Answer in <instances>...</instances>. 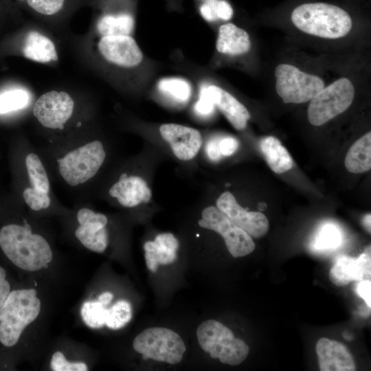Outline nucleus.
I'll list each match as a JSON object with an SVG mask.
<instances>
[{
  "mask_svg": "<svg viewBox=\"0 0 371 371\" xmlns=\"http://www.w3.org/2000/svg\"><path fill=\"white\" fill-rule=\"evenodd\" d=\"M201 216V219L198 221L199 225L220 234L232 256L243 257L255 249L252 238L216 207H205L202 211Z\"/></svg>",
  "mask_w": 371,
  "mask_h": 371,
  "instance_id": "9",
  "label": "nucleus"
},
{
  "mask_svg": "<svg viewBox=\"0 0 371 371\" xmlns=\"http://www.w3.org/2000/svg\"><path fill=\"white\" fill-rule=\"evenodd\" d=\"M215 106L223 113L230 124L238 131L245 129L250 119L247 109L227 91L216 85L207 86Z\"/></svg>",
  "mask_w": 371,
  "mask_h": 371,
  "instance_id": "20",
  "label": "nucleus"
},
{
  "mask_svg": "<svg viewBox=\"0 0 371 371\" xmlns=\"http://www.w3.org/2000/svg\"><path fill=\"white\" fill-rule=\"evenodd\" d=\"M251 47L249 34L232 23L220 26L216 47L218 52L232 56L247 53Z\"/></svg>",
  "mask_w": 371,
  "mask_h": 371,
  "instance_id": "21",
  "label": "nucleus"
},
{
  "mask_svg": "<svg viewBox=\"0 0 371 371\" xmlns=\"http://www.w3.org/2000/svg\"><path fill=\"white\" fill-rule=\"evenodd\" d=\"M134 350L144 359L170 364L179 363L186 352L185 344L179 334L166 328H148L135 337Z\"/></svg>",
  "mask_w": 371,
  "mask_h": 371,
  "instance_id": "8",
  "label": "nucleus"
},
{
  "mask_svg": "<svg viewBox=\"0 0 371 371\" xmlns=\"http://www.w3.org/2000/svg\"><path fill=\"white\" fill-rule=\"evenodd\" d=\"M357 294L364 300L366 304L371 307V281L370 280H361L357 286Z\"/></svg>",
  "mask_w": 371,
  "mask_h": 371,
  "instance_id": "37",
  "label": "nucleus"
},
{
  "mask_svg": "<svg viewBox=\"0 0 371 371\" xmlns=\"http://www.w3.org/2000/svg\"><path fill=\"white\" fill-rule=\"evenodd\" d=\"M216 207L251 237H262L269 230V221L265 215L259 212L247 211L229 192L221 194L217 199Z\"/></svg>",
  "mask_w": 371,
  "mask_h": 371,
  "instance_id": "12",
  "label": "nucleus"
},
{
  "mask_svg": "<svg viewBox=\"0 0 371 371\" xmlns=\"http://www.w3.org/2000/svg\"><path fill=\"white\" fill-rule=\"evenodd\" d=\"M341 240L340 231L332 224L322 226L316 235L313 247L317 251H326L337 247Z\"/></svg>",
  "mask_w": 371,
  "mask_h": 371,
  "instance_id": "30",
  "label": "nucleus"
},
{
  "mask_svg": "<svg viewBox=\"0 0 371 371\" xmlns=\"http://www.w3.org/2000/svg\"><path fill=\"white\" fill-rule=\"evenodd\" d=\"M0 247L17 267L28 271L47 268L53 258L51 247L28 223L8 224L0 229Z\"/></svg>",
  "mask_w": 371,
  "mask_h": 371,
  "instance_id": "2",
  "label": "nucleus"
},
{
  "mask_svg": "<svg viewBox=\"0 0 371 371\" xmlns=\"http://www.w3.org/2000/svg\"><path fill=\"white\" fill-rule=\"evenodd\" d=\"M30 100L28 93L21 89H11L0 93V114L24 108Z\"/></svg>",
  "mask_w": 371,
  "mask_h": 371,
  "instance_id": "29",
  "label": "nucleus"
},
{
  "mask_svg": "<svg viewBox=\"0 0 371 371\" xmlns=\"http://www.w3.org/2000/svg\"><path fill=\"white\" fill-rule=\"evenodd\" d=\"M179 247L177 239L171 233L159 234L154 241L146 242L144 249L146 267L151 272L155 273L159 265L174 262L177 260Z\"/></svg>",
  "mask_w": 371,
  "mask_h": 371,
  "instance_id": "19",
  "label": "nucleus"
},
{
  "mask_svg": "<svg viewBox=\"0 0 371 371\" xmlns=\"http://www.w3.org/2000/svg\"><path fill=\"white\" fill-rule=\"evenodd\" d=\"M319 369L322 371H354L356 365L348 348L341 343L326 337L316 344Z\"/></svg>",
  "mask_w": 371,
  "mask_h": 371,
  "instance_id": "17",
  "label": "nucleus"
},
{
  "mask_svg": "<svg viewBox=\"0 0 371 371\" xmlns=\"http://www.w3.org/2000/svg\"><path fill=\"white\" fill-rule=\"evenodd\" d=\"M134 24V19L129 13L107 14L98 20L97 30L102 36H130Z\"/></svg>",
  "mask_w": 371,
  "mask_h": 371,
  "instance_id": "25",
  "label": "nucleus"
},
{
  "mask_svg": "<svg viewBox=\"0 0 371 371\" xmlns=\"http://www.w3.org/2000/svg\"><path fill=\"white\" fill-rule=\"evenodd\" d=\"M345 166L352 173H362L371 168V132L356 141L345 157Z\"/></svg>",
  "mask_w": 371,
  "mask_h": 371,
  "instance_id": "24",
  "label": "nucleus"
},
{
  "mask_svg": "<svg viewBox=\"0 0 371 371\" xmlns=\"http://www.w3.org/2000/svg\"><path fill=\"white\" fill-rule=\"evenodd\" d=\"M109 194L124 207H133L148 203L152 196L145 180L138 176L122 174L109 190Z\"/></svg>",
  "mask_w": 371,
  "mask_h": 371,
  "instance_id": "18",
  "label": "nucleus"
},
{
  "mask_svg": "<svg viewBox=\"0 0 371 371\" xmlns=\"http://www.w3.org/2000/svg\"><path fill=\"white\" fill-rule=\"evenodd\" d=\"M74 101L66 91H49L41 95L34 102L32 113L45 128L62 129L71 117Z\"/></svg>",
  "mask_w": 371,
  "mask_h": 371,
  "instance_id": "11",
  "label": "nucleus"
},
{
  "mask_svg": "<svg viewBox=\"0 0 371 371\" xmlns=\"http://www.w3.org/2000/svg\"><path fill=\"white\" fill-rule=\"evenodd\" d=\"M80 313L88 326L100 328L105 325L108 308L99 301H87L82 304Z\"/></svg>",
  "mask_w": 371,
  "mask_h": 371,
  "instance_id": "27",
  "label": "nucleus"
},
{
  "mask_svg": "<svg viewBox=\"0 0 371 371\" xmlns=\"http://www.w3.org/2000/svg\"><path fill=\"white\" fill-rule=\"evenodd\" d=\"M76 217L79 225L75 231V236L78 240L91 251L104 252L109 243L106 229L107 217L87 207L80 208Z\"/></svg>",
  "mask_w": 371,
  "mask_h": 371,
  "instance_id": "13",
  "label": "nucleus"
},
{
  "mask_svg": "<svg viewBox=\"0 0 371 371\" xmlns=\"http://www.w3.org/2000/svg\"><path fill=\"white\" fill-rule=\"evenodd\" d=\"M113 298V295L110 292H104L98 296V301L103 305L109 304Z\"/></svg>",
  "mask_w": 371,
  "mask_h": 371,
  "instance_id": "39",
  "label": "nucleus"
},
{
  "mask_svg": "<svg viewBox=\"0 0 371 371\" xmlns=\"http://www.w3.org/2000/svg\"><path fill=\"white\" fill-rule=\"evenodd\" d=\"M19 1H25V0H19Z\"/></svg>",
  "mask_w": 371,
  "mask_h": 371,
  "instance_id": "41",
  "label": "nucleus"
},
{
  "mask_svg": "<svg viewBox=\"0 0 371 371\" xmlns=\"http://www.w3.org/2000/svg\"><path fill=\"white\" fill-rule=\"evenodd\" d=\"M162 137L167 141L175 155L180 160L194 158L201 148L200 132L193 128L177 124H164L159 127Z\"/></svg>",
  "mask_w": 371,
  "mask_h": 371,
  "instance_id": "15",
  "label": "nucleus"
},
{
  "mask_svg": "<svg viewBox=\"0 0 371 371\" xmlns=\"http://www.w3.org/2000/svg\"><path fill=\"white\" fill-rule=\"evenodd\" d=\"M132 318V307L126 300H119L108 309L105 325L117 330L124 327Z\"/></svg>",
  "mask_w": 371,
  "mask_h": 371,
  "instance_id": "28",
  "label": "nucleus"
},
{
  "mask_svg": "<svg viewBox=\"0 0 371 371\" xmlns=\"http://www.w3.org/2000/svg\"><path fill=\"white\" fill-rule=\"evenodd\" d=\"M221 0H201L200 12L207 21L218 20V10Z\"/></svg>",
  "mask_w": 371,
  "mask_h": 371,
  "instance_id": "33",
  "label": "nucleus"
},
{
  "mask_svg": "<svg viewBox=\"0 0 371 371\" xmlns=\"http://www.w3.org/2000/svg\"><path fill=\"white\" fill-rule=\"evenodd\" d=\"M355 94L352 82L341 77L325 86L309 102L307 109L311 124L319 126L346 111L352 104Z\"/></svg>",
  "mask_w": 371,
  "mask_h": 371,
  "instance_id": "6",
  "label": "nucleus"
},
{
  "mask_svg": "<svg viewBox=\"0 0 371 371\" xmlns=\"http://www.w3.org/2000/svg\"><path fill=\"white\" fill-rule=\"evenodd\" d=\"M106 158L102 143L92 140L66 150L57 160L60 177L71 187L85 184L93 178Z\"/></svg>",
  "mask_w": 371,
  "mask_h": 371,
  "instance_id": "4",
  "label": "nucleus"
},
{
  "mask_svg": "<svg viewBox=\"0 0 371 371\" xmlns=\"http://www.w3.org/2000/svg\"><path fill=\"white\" fill-rule=\"evenodd\" d=\"M289 16L301 32L326 39L343 38L353 26L352 14L346 8L325 1L297 2L290 8Z\"/></svg>",
  "mask_w": 371,
  "mask_h": 371,
  "instance_id": "1",
  "label": "nucleus"
},
{
  "mask_svg": "<svg viewBox=\"0 0 371 371\" xmlns=\"http://www.w3.org/2000/svg\"><path fill=\"white\" fill-rule=\"evenodd\" d=\"M51 368L54 371H87V365L83 362H69L67 361L64 355L56 352L51 360Z\"/></svg>",
  "mask_w": 371,
  "mask_h": 371,
  "instance_id": "32",
  "label": "nucleus"
},
{
  "mask_svg": "<svg viewBox=\"0 0 371 371\" xmlns=\"http://www.w3.org/2000/svg\"><path fill=\"white\" fill-rule=\"evenodd\" d=\"M218 137H212L210 139L205 147L206 153L210 159L214 161H218L221 158V153L219 148Z\"/></svg>",
  "mask_w": 371,
  "mask_h": 371,
  "instance_id": "36",
  "label": "nucleus"
},
{
  "mask_svg": "<svg viewBox=\"0 0 371 371\" xmlns=\"http://www.w3.org/2000/svg\"><path fill=\"white\" fill-rule=\"evenodd\" d=\"M371 214L370 213L366 214L362 219V223L365 229L367 230V232L370 234L371 232Z\"/></svg>",
  "mask_w": 371,
  "mask_h": 371,
  "instance_id": "40",
  "label": "nucleus"
},
{
  "mask_svg": "<svg viewBox=\"0 0 371 371\" xmlns=\"http://www.w3.org/2000/svg\"><path fill=\"white\" fill-rule=\"evenodd\" d=\"M260 146L268 166L273 172L282 174L293 168L291 156L278 138L273 136L265 137Z\"/></svg>",
  "mask_w": 371,
  "mask_h": 371,
  "instance_id": "23",
  "label": "nucleus"
},
{
  "mask_svg": "<svg viewBox=\"0 0 371 371\" xmlns=\"http://www.w3.org/2000/svg\"><path fill=\"white\" fill-rule=\"evenodd\" d=\"M22 51L25 58L38 63H45L58 59L54 42L36 31L27 33Z\"/></svg>",
  "mask_w": 371,
  "mask_h": 371,
  "instance_id": "22",
  "label": "nucleus"
},
{
  "mask_svg": "<svg viewBox=\"0 0 371 371\" xmlns=\"http://www.w3.org/2000/svg\"><path fill=\"white\" fill-rule=\"evenodd\" d=\"M370 246H368L357 258L339 256L330 271L329 278L337 286H345L352 281L370 280Z\"/></svg>",
  "mask_w": 371,
  "mask_h": 371,
  "instance_id": "16",
  "label": "nucleus"
},
{
  "mask_svg": "<svg viewBox=\"0 0 371 371\" xmlns=\"http://www.w3.org/2000/svg\"><path fill=\"white\" fill-rule=\"evenodd\" d=\"M196 337L200 347L224 364L239 365L249 352L244 341L236 338L229 328L214 319H207L200 324Z\"/></svg>",
  "mask_w": 371,
  "mask_h": 371,
  "instance_id": "5",
  "label": "nucleus"
},
{
  "mask_svg": "<svg viewBox=\"0 0 371 371\" xmlns=\"http://www.w3.org/2000/svg\"><path fill=\"white\" fill-rule=\"evenodd\" d=\"M274 76L276 93L285 104L309 102L325 87L321 77L302 71L291 64L278 65Z\"/></svg>",
  "mask_w": 371,
  "mask_h": 371,
  "instance_id": "7",
  "label": "nucleus"
},
{
  "mask_svg": "<svg viewBox=\"0 0 371 371\" xmlns=\"http://www.w3.org/2000/svg\"><path fill=\"white\" fill-rule=\"evenodd\" d=\"M159 89L177 101H187L192 93V88L188 81L177 78L161 79L158 83Z\"/></svg>",
  "mask_w": 371,
  "mask_h": 371,
  "instance_id": "26",
  "label": "nucleus"
},
{
  "mask_svg": "<svg viewBox=\"0 0 371 371\" xmlns=\"http://www.w3.org/2000/svg\"><path fill=\"white\" fill-rule=\"evenodd\" d=\"M27 185L22 192L25 203L34 211L49 207L51 184L47 170L37 153L30 151L24 159Z\"/></svg>",
  "mask_w": 371,
  "mask_h": 371,
  "instance_id": "10",
  "label": "nucleus"
},
{
  "mask_svg": "<svg viewBox=\"0 0 371 371\" xmlns=\"http://www.w3.org/2000/svg\"><path fill=\"white\" fill-rule=\"evenodd\" d=\"M27 4L36 12L43 15H54L63 8L65 0H25Z\"/></svg>",
  "mask_w": 371,
  "mask_h": 371,
  "instance_id": "31",
  "label": "nucleus"
},
{
  "mask_svg": "<svg viewBox=\"0 0 371 371\" xmlns=\"http://www.w3.org/2000/svg\"><path fill=\"white\" fill-rule=\"evenodd\" d=\"M41 302L34 289L10 291L0 308V342L16 344L23 330L38 316Z\"/></svg>",
  "mask_w": 371,
  "mask_h": 371,
  "instance_id": "3",
  "label": "nucleus"
},
{
  "mask_svg": "<svg viewBox=\"0 0 371 371\" xmlns=\"http://www.w3.org/2000/svg\"><path fill=\"white\" fill-rule=\"evenodd\" d=\"M5 277V270L0 267V308L10 292V286Z\"/></svg>",
  "mask_w": 371,
  "mask_h": 371,
  "instance_id": "38",
  "label": "nucleus"
},
{
  "mask_svg": "<svg viewBox=\"0 0 371 371\" xmlns=\"http://www.w3.org/2000/svg\"><path fill=\"white\" fill-rule=\"evenodd\" d=\"M98 49L106 60L121 67L137 66L143 59L142 51L131 36H102Z\"/></svg>",
  "mask_w": 371,
  "mask_h": 371,
  "instance_id": "14",
  "label": "nucleus"
},
{
  "mask_svg": "<svg viewBox=\"0 0 371 371\" xmlns=\"http://www.w3.org/2000/svg\"><path fill=\"white\" fill-rule=\"evenodd\" d=\"M214 106L207 86L203 87L201 89L199 99L195 104L196 111L200 115H207L213 112Z\"/></svg>",
  "mask_w": 371,
  "mask_h": 371,
  "instance_id": "34",
  "label": "nucleus"
},
{
  "mask_svg": "<svg viewBox=\"0 0 371 371\" xmlns=\"http://www.w3.org/2000/svg\"><path fill=\"white\" fill-rule=\"evenodd\" d=\"M238 147V140L233 137H225L220 139V152L223 156H230L233 155Z\"/></svg>",
  "mask_w": 371,
  "mask_h": 371,
  "instance_id": "35",
  "label": "nucleus"
}]
</instances>
